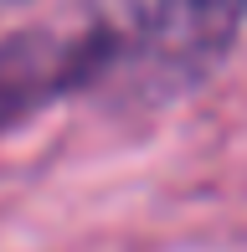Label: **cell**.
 <instances>
[{
	"mask_svg": "<svg viewBox=\"0 0 247 252\" xmlns=\"http://www.w3.org/2000/svg\"><path fill=\"white\" fill-rule=\"evenodd\" d=\"M103 62V36H10L0 41V129L67 88H88Z\"/></svg>",
	"mask_w": 247,
	"mask_h": 252,
	"instance_id": "cell-2",
	"label": "cell"
},
{
	"mask_svg": "<svg viewBox=\"0 0 247 252\" xmlns=\"http://www.w3.org/2000/svg\"><path fill=\"white\" fill-rule=\"evenodd\" d=\"M247 0H154L139 26L103 36V62L93 83L108 108L150 113L201 88V77L232 52Z\"/></svg>",
	"mask_w": 247,
	"mask_h": 252,
	"instance_id": "cell-1",
	"label": "cell"
}]
</instances>
